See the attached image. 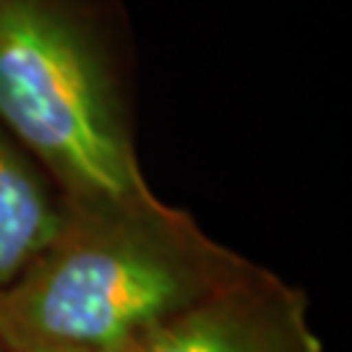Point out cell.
Instances as JSON below:
<instances>
[{
    "mask_svg": "<svg viewBox=\"0 0 352 352\" xmlns=\"http://www.w3.org/2000/svg\"><path fill=\"white\" fill-rule=\"evenodd\" d=\"M118 352H324L305 295L256 266Z\"/></svg>",
    "mask_w": 352,
    "mask_h": 352,
    "instance_id": "cell-3",
    "label": "cell"
},
{
    "mask_svg": "<svg viewBox=\"0 0 352 352\" xmlns=\"http://www.w3.org/2000/svg\"><path fill=\"white\" fill-rule=\"evenodd\" d=\"M21 352H84V350H68V347H32V350Z\"/></svg>",
    "mask_w": 352,
    "mask_h": 352,
    "instance_id": "cell-5",
    "label": "cell"
},
{
    "mask_svg": "<svg viewBox=\"0 0 352 352\" xmlns=\"http://www.w3.org/2000/svg\"><path fill=\"white\" fill-rule=\"evenodd\" d=\"M253 269L154 190L63 199L55 238L0 298V347L118 352Z\"/></svg>",
    "mask_w": 352,
    "mask_h": 352,
    "instance_id": "cell-1",
    "label": "cell"
},
{
    "mask_svg": "<svg viewBox=\"0 0 352 352\" xmlns=\"http://www.w3.org/2000/svg\"><path fill=\"white\" fill-rule=\"evenodd\" d=\"M63 219V196L16 141L0 128V298Z\"/></svg>",
    "mask_w": 352,
    "mask_h": 352,
    "instance_id": "cell-4",
    "label": "cell"
},
{
    "mask_svg": "<svg viewBox=\"0 0 352 352\" xmlns=\"http://www.w3.org/2000/svg\"><path fill=\"white\" fill-rule=\"evenodd\" d=\"M0 352H6V350H3V347H0Z\"/></svg>",
    "mask_w": 352,
    "mask_h": 352,
    "instance_id": "cell-6",
    "label": "cell"
},
{
    "mask_svg": "<svg viewBox=\"0 0 352 352\" xmlns=\"http://www.w3.org/2000/svg\"><path fill=\"white\" fill-rule=\"evenodd\" d=\"M0 128L65 201L151 193L113 58L74 0H0Z\"/></svg>",
    "mask_w": 352,
    "mask_h": 352,
    "instance_id": "cell-2",
    "label": "cell"
}]
</instances>
